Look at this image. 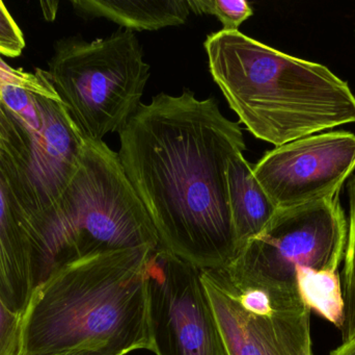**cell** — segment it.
<instances>
[{
  "label": "cell",
  "instance_id": "obj_1",
  "mask_svg": "<svg viewBox=\"0 0 355 355\" xmlns=\"http://www.w3.org/2000/svg\"><path fill=\"white\" fill-rule=\"evenodd\" d=\"M121 164L159 245L200 270H217L238 250L227 166L245 150L239 123L214 98L189 90L141 104L120 131Z\"/></svg>",
  "mask_w": 355,
  "mask_h": 355
},
{
  "label": "cell",
  "instance_id": "obj_2",
  "mask_svg": "<svg viewBox=\"0 0 355 355\" xmlns=\"http://www.w3.org/2000/svg\"><path fill=\"white\" fill-rule=\"evenodd\" d=\"M149 248L116 250L60 267L35 290L23 316L24 355L94 349L153 352Z\"/></svg>",
  "mask_w": 355,
  "mask_h": 355
},
{
  "label": "cell",
  "instance_id": "obj_3",
  "mask_svg": "<svg viewBox=\"0 0 355 355\" xmlns=\"http://www.w3.org/2000/svg\"><path fill=\"white\" fill-rule=\"evenodd\" d=\"M204 47L213 79L257 139L279 147L355 123V96L327 67L239 31L210 33Z\"/></svg>",
  "mask_w": 355,
  "mask_h": 355
},
{
  "label": "cell",
  "instance_id": "obj_4",
  "mask_svg": "<svg viewBox=\"0 0 355 355\" xmlns=\"http://www.w3.org/2000/svg\"><path fill=\"white\" fill-rule=\"evenodd\" d=\"M158 246L155 227L119 154L104 142L85 139L78 170L44 241L39 285L60 267L81 258Z\"/></svg>",
  "mask_w": 355,
  "mask_h": 355
},
{
  "label": "cell",
  "instance_id": "obj_5",
  "mask_svg": "<svg viewBox=\"0 0 355 355\" xmlns=\"http://www.w3.org/2000/svg\"><path fill=\"white\" fill-rule=\"evenodd\" d=\"M347 227L339 194L279 208L266 227L240 246L229 264L217 271L236 285L266 292L277 312L302 310L308 306L298 292V270L338 272L345 254Z\"/></svg>",
  "mask_w": 355,
  "mask_h": 355
},
{
  "label": "cell",
  "instance_id": "obj_6",
  "mask_svg": "<svg viewBox=\"0 0 355 355\" xmlns=\"http://www.w3.org/2000/svg\"><path fill=\"white\" fill-rule=\"evenodd\" d=\"M48 77L85 139L103 142L120 133L141 106L150 66L135 31L56 43Z\"/></svg>",
  "mask_w": 355,
  "mask_h": 355
},
{
  "label": "cell",
  "instance_id": "obj_7",
  "mask_svg": "<svg viewBox=\"0 0 355 355\" xmlns=\"http://www.w3.org/2000/svg\"><path fill=\"white\" fill-rule=\"evenodd\" d=\"M31 165L28 135L0 104V300L20 316L39 286V251L28 219L37 200Z\"/></svg>",
  "mask_w": 355,
  "mask_h": 355
},
{
  "label": "cell",
  "instance_id": "obj_8",
  "mask_svg": "<svg viewBox=\"0 0 355 355\" xmlns=\"http://www.w3.org/2000/svg\"><path fill=\"white\" fill-rule=\"evenodd\" d=\"M155 355H227L200 269L158 246L148 258Z\"/></svg>",
  "mask_w": 355,
  "mask_h": 355
},
{
  "label": "cell",
  "instance_id": "obj_9",
  "mask_svg": "<svg viewBox=\"0 0 355 355\" xmlns=\"http://www.w3.org/2000/svg\"><path fill=\"white\" fill-rule=\"evenodd\" d=\"M252 170L277 210L327 199L339 194L355 170V135L302 138L267 152Z\"/></svg>",
  "mask_w": 355,
  "mask_h": 355
},
{
  "label": "cell",
  "instance_id": "obj_10",
  "mask_svg": "<svg viewBox=\"0 0 355 355\" xmlns=\"http://www.w3.org/2000/svg\"><path fill=\"white\" fill-rule=\"evenodd\" d=\"M1 102L31 138L33 175L45 214L44 241L58 204L80 164L85 139L60 99L0 85Z\"/></svg>",
  "mask_w": 355,
  "mask_h": 355
},
{
  "label": "cell",
  "instance_id": "obj_11",
  "mask_svg": "<svg viewBox=\"0 0 355 355\" xmlns=\"http://www.w3.org/2000/svg\"><path fill=\"white\" fill-rule=\"evenodd\" d=\"M227 355H293L311 339L309 308L259 316L240 306L213 270H200Z\"/></svg>",
  "mask_w": 355,
  "mask_h": 355
},
{
  "label": "cell",
  "instance_id": "obj_12",
  "mask_svg": "<svg viewBox=\"0 0 355 355\" xmlns=\"http://www.w3.org/2000/svg\"><path fill=\"white\" fill-rule=\"evenodd\" d=\"M227 174L230 208L239 249L266 227L277 208L257 181L243 154L232 156Z\"/></svg>",
  "mask_w": 355,
  "mask_h": 355
},
{
  "label": "cell",
  "instance_id": "obj_13",
  "mask_svg": "<svg viewBox=\"0 0 355 355\" xmlns=\"http://www.w3.org/2000/svg\"><path fill=\"white\" fill-rule=\"evenodd\" d=\"M73 8L83 16L105 18L130 31H157L179 26L190 13L187 0H73Z\"/></svg>",
  "mask_w": 355,
  "mask_h": 355
},
{
  "label": "cell",
  "instance_id": "obj_14",
  "mask_svg": "<svg viewBox=\"0 0 355 355\" xmlns=\"http://www.w3.org/2000/svg\"><path fill=\"white\" fill-rule=\"evenodd\" d=\"M298 292L304 306L341 329L344 323L342 281L338 272L300 269L296 275Z\"/></svg>",
  "mask_w": 355,
  "mask_h": 355
},
{
  "label": "cell",
  "instance_id": "obj_15",
  "mask_svg": "<svg viewBox=\"0 0 355 355\" xmlns=\"http://www.w3.org/2000/svg\"><path fill=\"white\" fill-rule=\"evenodd\" d=\"M350 215L347 227L342 290L344 299V323L341 329L342 343L355 340V173L348 183Z\"/></svg>",
  "mask_w": 355,
  "mask_h": 355
},
{
  "label": "cell",
  "instance_id": "obj_16",
  "mask_svg": "<svg viewBox=\"0 0 355 355\" xmlns=\"http://www.w3.org/2000/svg\"><path fill=\"white\" fill-rule=\"evenodd\" d=\"M190 10L198 15L215 16L223 31H236L254 14L252 4L245 0H187Z\"/></svg>",
  "mask_w": 355,
  "mask_h": 355
},
{
  "label": "cell",
  "instance_id": "obj_17",
  "mask_svg": "<svg viewBox=\"0 0 355 355\" xmlns=\"http://www.w3.org/2000/svg\"><path fill=\"white\" fill-rule=\"evenodd\" d=\"M12 85L43 97L60 99L48 77L47 71L37 69L35 73L25 72L23 69L12 68L0 58V85Z\"/></svg>",
  "mask_w": 355,
  "mask_h": 355
},
{
  "label": "cell",
  "instance_id": "obj_18",
  "mask_svg": "<svg viewBox=\"0 0 355 355\" xmlns=\"http://www.w3.org/2000/svg\"><path fill=\"white\" fill-rule=\"evenodd\" d=\"M0 355H24L23 316L8 310L0 300Z\"/></svg>",
  "mask_w": 355,
  "mask_h": 355
},
{
  "label": "cell",
  "instance_id": "obj_19",
  "mask_svg": "<svg viewBox=\"0 0 355 355\" xmlns=\"http://www.w3.org/2000/svg\"><path fill=\"white\" fill-rule=\"evenodd\" d=\"M25 48L22 31L0 1V54L8 58H18Z\"/></svg>",
  "mask_w": 355,
  "mask_h": 355
},
{
  "label": "cell",
  "instance_id": "obj_20",
  "mask_svg": "<svg viewBox=\"0 0 355 355\" xmlns=\"http://www.w3.org/2000/svg\"><path fill=\"white\" fill-rule=\"evenodd\" d=\"M331 355H355V340L348 343H342V345L334 350Z\"/></svg>",
  "mask_w": 355,
  "mask_h": 355
},
{
  "label": "cell",
  "instance_id": "obj_21",
  "mask_svg": "<svg viewBox=\"0 0 355 355\" xmlns=\"http://www.w3.org/2000/svg\"><path fill=\"white\" fill-rule=\"evenodd\" d=\"M47 355H110L107 352H100V350L94 349H81L73 350V352H60V354H47Z\"/></svg>",
  "mask_w": 355,
  "mask_h": 355
},
{
  "label": "cell",
  "instance_id": "obj_22",
  "mask_svg": "<svg viewBox=\"0 0 355 355\" xmlns=\"http://www.w3.org/2000/svg\"><path fill=\"white\" fill-rule=\"evenodd\" d=\"M293 355H314L312 349V340L304 342L300 348L296 349Z\"/></svg>",
  "mask_w": 355,
  "mask_h": 355
},
{
  "label": "cell",
  "instance_id": "obj_23",
  "mask_svg": "<svg viewBox=\"0 0 355 355\" xmlns=\"http://www.w3.org/2000/svg\"><path fill=\"white\" fill-rule=\"evenodd\" d=\"M0 102H1V92H0Z\"/></svg>",
  "mask_w": 355,
  "mask_h": 355
}]
</instances>
